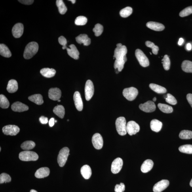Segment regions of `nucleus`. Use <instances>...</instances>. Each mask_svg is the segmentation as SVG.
<instances>
[{
	"label": "nucleus",
	"instance_id": "1",
	"mask_svg": "<svg viewBox=\"0 0 192 192\" xmlns=\"http://www.w3.org/2000/svg\"><path fill=\"white\" fill-rule=\"evenodd\" d=\"M127 52V48L124 45H122L120 47H117L115 50L113 58L116 60L114 67L115 69H117L119 72L123 69L124 63L127 61L126 56Z\"/></svg>",
	"mask_w": 192,
	"mask_h": 192
},
{
	"label": "nucleus",
	"instance_id": "2",
	"mask_svg": "<svg viewBox=\"0 0 192 192\" xmlns=\"http://www.w3.org/2000/svg\"><path fill=\"white\" fill-rule=\"evenodd\" d=\"M38 50V44L35 42H30L25 47L24 53V58L29 60L32 58Z\"/></svg>",
	"mask_w": 192,
	"mask_h": 192
},
{
	"label": "nucleus",
	"instance_id": "3",
	"mask_svg": "<svg viewBox=\"0 0 192 192\" xmlns=\"http://www.w3.org/2000/svg\"><path fill=\"white\" fill-rule=\"evenodd\" d=\"M116 129L120 135L124 136L127 134L126 122L125 118L120 117L117 118L115 122Z\"/></svg>",
	"mask_w": 192,
	"mask_h": 192
},
{
	"label": "nucleus",
	"instance_id": "4",
	"mask_svg": "<svg viewBox=\"0 0 192 192\" xmlns=\"http://www.w3.org/2000/svg\"><path fill=\"white\" fill-rule=\"evenodd\" d=\"M19 158L23 161H36L38 159L39 156L34 152L26 151L21 152Z\"/></svg>",
	"mask_w": 192,
	"mask_h": 192
},
{
	"label": "nucleus",
	"instance_id": "5",
	"mask_svg": "<svg viewBox=\"0 0 192 192\" xmlns=\"http://www.w3.org/2000/svg\"><path fill=\"white\" fill-rule=\"evenodd\" d=\"M69 149L68 147H65L61 149L59 152L58 158V162L60 167H63L67 161L68 155H70Z\"/></svg>",
	"mask_w": 192,
	"mask_h": 192
},
{
	"label": "nucleus",
	"instance_id": "6",
	"mask_svg": "<svg viewBox=\"0 0 192 192\" xmlns=\"http://www.w3.org/2000/svg\"><path fill=\"white\" fill-rule=\"evenodd\" d=\"M138 93V90L134 87L124 89L123 91L124 96L127 99L130 101L134 100Z\"/></svg>",
	"mask_w": 192,
	"mask_h": 192
},
{
	"label": "nucleus",
	"instance_id": "7",
	"mask_svg": "<svg viewBox=\"0 0 192 192\" xmlns=\"http://www.w3.org/2000/svg\"><path fill=\"white\" fill-rule=\"evenodd\" d=\"M135 56L141 66L144 67L149 66V62L148 59L142 50L137 49L135 51Z\"/></svg>",
	"mask_w": 192,
	"mask_h": 192
},
{
	"label": "nucleus",
	"instance_id": "8",
	"mask_svg": "<svg viewBox=\"0 0 192 192\" xmlns=\"http://www.w3.org/2000/svg\"><path fill=\"white\" fill-rule=\"evenodd\" d=\"M94 93L93 84L91 80H88L86 82L85 87V95L86 100H90Z\"/></svg>",
	"mask_w": 192,
	"mask_h": 192
},
{
	"label": "nucleus",
	"instance_id": "9",
	"mask_svg": "<svg viewBox=\"0 0 192 192\" xmlns=\"http://www.w3.org/2000/svg\"><path fill=\"white\" fill-rule=\"evenodd\" d=\"M2 131L7 135L16 136L20 131V128L18 126L15 125H8L4 126Z\"/></svg>",
	"mask_w": 192,
	"mask_h": 192
},
{
	"label": "nucleus",
	"instance_id": "10",
	"mask_svg": "<svg viewBox=\"0 0 192 192\" xmlns=\"http://www.w3.org/2000/svg\"><path fill=\"white\" fill-rule=\"evenodd\" d=\"M140 127L138 124L134 121H130L128 122L126 125L127 132L132 136L135 134L140 131Z\"/></svg>",
	"mask_w": 192,
	"mask_h": 192
},
{
	"label": "nucleus",
	"instance_id": "11",
	"mask_svg": "<svg viewBox=\"0 0 192 192\" xmlns=\"http://www.w3.org/2000/svg\"><path fill=\"white\" fill-rule=\"evenodd\" d=\"M123 161L121 158H116L112 162L111 166V171L113 174L118 173L122 169Z\"/></svg>",
	"mask_w": 192,
	"mask_h": 192
},
{
	"label": "nucleus",
	"instance_id": "12",
	"mask_svg": "<svg viewBox=\"0 0 192 192\" xmlns=\"http://www.w3.org/2000/svg\"><path fill=\"white\" fill-rule=\"evenodd\" d=\"M92 142L93 145L96 149H102L103 145V140L102 136L99 134H95L92 137Z\"/></svg>",
	"mask_w": 192,
	"mask_h": 192
},
{
	"label": "nucleus",
	"instance_id": "13",
	"mask_svg": "<svg viewBox=\"0 0 192 192\" xmlns=\"http://www.w3.org/2000/svg\"><path fill=\"white\" fill-rule=\"evenodd\" d=\"M139 108L146 113H151L155 111L156 109L155 103L152 101H148L143 104L139 105Z\"/></svg>",
	"mask_w": 192,
	"mask_h": 192
},
{
	"label": "nucleus",
	"instance_id": "14",
	"mask_svg": "<svg viewBox=\"0 0 192 192\" xmlns=\"http://www.w3.org/2000/svg\"><path fill=\"white\" fill-rule=\"evenodd\" d=\"M169 182L167 180H162L155 183L153 187L154 192H161L169 185Z\"/></svg>",
	"mask_w": 192,
	"mask_h": 192
},
{
	"label": "nucleus",
	"instance_id": "15",
	"mask_svg": "<svg viewBox=\"0 0 192 192\" xmlns=\"http://www.w3.org/2000/svg\"><path fill=\"white\" fill-rule=\"evenodd\" d=\"M24 27L22 23H19L16 24L12 29V32L13 37L16 38H19L23 34Z\"/></svg>",
	"mask_w": 192,
	"mask_h": 192
},
{
	"label": "nucleus",
	"instance_id": "16",
	"mask_svg": "<svg viewBox=\"0 0 192 192\" xmlns=\"http://www.w3.org/2000/svg\"><path fill=\"white\" fill-rule=\"evenodd\" d=\"M61 94V90L58 88H51L48 91V96L51 99L53 100H60Z\"/></svg>",
	"mask_w": 192,
	"mask_h": 192
},
{
	"label": "nucleus",
	"instance_id": "17",
	"mask_svg": "<svg viewBox=\"0 0 192 192\" xmlns=\"http://www.w3.org/2000/svg\"><path fill=\"white\" fill-rule=\"evenodd\" d=\"M73 100L76 108L78 111H82L83 109V103L82 102L81 94L78 91L75 93L73 96Z\"/></svg>",
	"mask_w": 192,
	"mask_h": 192
},
{
	"label": "nucleus",
	"instance_id": "18",
	"mask_svg": "<svg viewBox=\"0 0 192 192\" xmlns=\"http://www.w3.org/2000/svg\"><path fill=\"white\" fill-rule=\"evenodd\" d=\"M11 108L12 111L18 112L28 110L29 109L27 105L19 102L13 103L12 105Z\"/></svg>",
	"mask_w": 192,
	"mask_h": 192
},
{
	"label": "nucleus",
	"instance_id": "19",
	"mask_svg": "<svg viewBox=\"0 0 192 192\" xmlns=\"http://www.w3.org/2000/svg\"><path fill=\"white\" fill-rule=\"evenodd\" d=\"M69 47L70 48H66L67 53L72 58L75 60H78L79 58V53L76 47L73 44L69 46Z\"/></svg>",
	"mask_w": 192,
	"mask_h": 192
},
{
	"label": "nucleus",
	"instance_id": "20",
	"mask_svg": "<svg viewBox=\"0 0 192 192\" xmlns=\"http://www.w3.org/2000/svg\"><path fill=\"white\" fill-rule=\"evenodd\" d=\"M50 173V170L49 168L47 167H42L37 171L35 176L37 178H43L49 176Z\"/></svg>",
	"mask_w": 192,
	"mask_h": 192
},
{
	"label": "nucleus",
	"instance_id": "21",
	"mask_svg": "<svg viewBox=\"0 0 192 192\" xmlns=\"http://www.w3.org/2000/svg\"><path fill=\"white\" fill-rule=\"evenodd\" d=\"M146 26L148 28L156 31H162L165 29V26L161 23L154 22H148Z\"/></svg>",
	"mask_w": 192,
	"mask_h": 192
},
{
	"label": "nucleus",
	"instance_id": "22",
	"mask_svg": "<svg viewBox=\"0 0 192 192\" xmlns=\"http://www.w3.org/2000/svg\"><path fill=\"white\" fill-rule=\"evenodd\" d=\"M76 40L78 43L83 44L84 45L88 46L91 43V39L86 34H81L75 38Z\"/></svg>",
	"mask_w": 192,
	"mask_h": 192
},
{
	"label": "nucleus",
	"instance_id": "23",
	"mask_svg": "<svg viewBox=\"0 0 192 192\" xmlns=\"http://www.w3.org/2000/svg\"><path fill=\"white\" fill-rule=\"evenodd\" d=\"M153 162L151 159H147L143 162L141 166V169L143 173H147L150 171L153 166Z\"/></svg>",
	"mask_w": 192,
	"mask_h": 192
},
{
	"label": "nucleus",
	"instance_id": "24",
	"mask_svg": "<svg viewBox=\"0 0 192 192\" xmlns=\"http://www.w3.org/2000/svg\"><path fill=\"white\" fill-rule=\"evenodd\" d=\"M17 82L14 79H11L8 82L7 89L9 93H14L18 90Z\"/></svg>",
	"mask_w": 192,
	"mask_h": 192
},
{
	"label": "nucleus",
	"instance_id": "25",
	"mask_svg": "<svg viewBox=\"0 0 192 192\" xmlns=\"http://www.w3.org/2000/svg\"><path fill=\"white\" fill-rule=\"evenodd\" d=\"M81 172L82 176L86 179H89L92 174L91 169L88 165L82 166L81 168Z\"/></svg>",
	"mask_w": 192,
	"mask_h": 192
},
{
	"label": "nucleus",
	"instance_id": "26",
	"mask_svg": "<svg viewBox=\"0 0 192 192\" xmlns=\"http://www.w3.org/2000/svg\"><path fill=\"white\" fill-rule=\"evenodd\" d=\"M162 122L157 120L154 119L151 122L150 127L151 130L154 132H158L160 131L162 129Z\"/></svg>",
	"mask_w": 192,
	"mask_h": 192
},
{
	"label": "nucleus",
	"instance_id": "27",
	"mask_svg": "<svg viewBox=\"0 0 192 192\" xmlns=\"http://www.w3.org/2000/svg\"><path fill=\"white\" fill-rule=\"evenodd\" d=\"M40 73L43 76L50 78L54 76L56 74V71L53 68H44L41 69Z\"/></svg>",
	"mask_w": 192,
	"mask_h": 192
},
{
	"label": "nucleus",
	"instance_id": "28",
	"mask_svg": "<svg viewBox=\"0 0 192 192\" xmlns=\"http://www.w3.org/2000/svg\"><path fill=\"white\" fill-rule=\"evenodd\" d=\"M29 99L31 102L38 105H41L43 104L44 100L43 96L40 94L32 95L29 97Z\"/></svg>",
	"mask_w": 192,
	"mask_h": 192
},
{
	"label": "nucleus",
	"instance_id": "29",
	"mask_svg": "<svg viewBox=\"0 0 192 192\" xmlns=\"http://www.w3.org/2000/svg\"><path fill=\"white\" fill-rule=\"evenodd\" d=\"M0 54L6 58H9L12 56L11 52L9 48L4 44L0 45Z\"/></svg>",
	"mask_w": 192,
	"mask_h": 192
},
{
	"label": "nucleus",
	"instance_id": "30",
	"mask_svg": "<svg viewBox=\"0 0 192 192\" xmlns=\"http://www.w3.org/2000/svg\"><path fill=\"white\" fill-rule=\"evenodd\" d=\"M149 86L152 90L157 93L164 94L166 92V89L165 88L157 84L151 83L149 84Z\"/></svg>",
	"mask_w": 192,
	"mask_h": 192
},
{
	"label": "nucleus",
	"instance_id": "31",
	"mask_svg": "<svg viewBox=\"0 0 192 192\" xmlns=\"http://www.w3.org/2000/svg\"><path fill=\"white\" fill-rule=\"evenodd\" d=\"M53 112L55 114L61 119H63L64 117L65 109L62 105H58L55 107L53 110Z\"/></svg>",
	"mask_w": 192,
	"mask_h": 192
},
{
	"label": "nucleus",
	"instance_id": "32",
	"mask_svg": "<svg viewBox=\"0 0 192 192\" xmlns=\"http://www.w3.org/2000/svg\"><path fill=\"white\" fill-rule=\"evenodd\" d=\"M181 68L185 72L192 73V62L187 60L183 61L181 65Z\"/></svg>",
	"mask_w": 192,
	"mask_h": 192
},
{
	"label": "nucleus",
	"instance_id": "33",
	"mask_svg": "<svg viewBox=\"0 0 192 192\" xmlns=\"http://www.w3.org/2000/svg\"><path fill=\"white\" fill-rule=\"evenodd\" d=\"M56 4L59 12L61 14H64L66 13L67 9L62 0H57Z\"/></svg>",
	"mask_w": 192,
	"mask_h": 192
},
{
	"label": "nucleus",
	"instance_id": "34",
	"mask_svg": "<svg viewBox=\"0 0 192 192\" xmlns=\"http://www.w3.org/2000/svg\"><path fill=\"white\" fill-rule=\"evenodd\" d=\"M158 106L160 110L164 113H172L173 110L172 107L166 104L159 103L158 105Z\"/></svg>",
	"mask_w": 192,
	"mask_h": 192
},
{
	"label": "nucleus",
	"instance_id": "35",
	"mask_svg": "<svg viewBox=\"0 0 192 192\" xmlns=\"http://www.w3.org/2000/svg\"><path fill=\"white\" fill-rule=\"evenodd\" d=\"M35 146V143L32 141H26L23 142L21 145V147L25 150H29L34 148Z\"/></svg>",
	"mask_w": 192,
	"mask_h": 192
},
{
	"label": "nucleus",
	"instance_id": "36",
	"mask_svg": "<svg viewBox=\"0 0 192 192\" xmlns=\"http://www.w3.org/2000/svg\"><path fill=\"white\" fill-rule=\"evenodd\" d=\"M179 137L181 139L183 140L192 139V132L189 130H183L180 132Z\"/></svg>",
	"mask_w": 192,
	"mask_h": 192
},
{
	"label": "nucleus",
	"instance_id": "37",
	"mask_svg": "<svg viewBox=\"0 0 192 192\" xmlns=\"http://www.w3.org/2000/svg\"><path fill=\"white\" fill-rule=\"evenodd\" d=\"M9 102L8 99L3 94L0 96V106L3 109H7L9 106Z\"/></svg>",
	"mask_w": 192,
	"mask_h": 192
},
{
	"label": "nucleus",
	"instance_id": "38",
	"mask_svg": "<svg viewBox=\"0 0 192 192\" xmlns=\"http://www.w3.org/2000/svg\"><path fill=\"white\" fill-rule=\"evenodd\" d=\"M132 9L131 7H127L121 10L120 12V14L122 17L125 18L130 16L132 13Z\"/></svg>",
	"mask_w": 192,
	"mask_h": 192
},
{
	"label": "nucleus",
	"instance_id": "39",
	"mask_svg": "<svg viewBox=\"0 0 192 192\" xmlns=\"http://www.w3.org/2000/svg\"><path fill=\"white\" fill-rule=\"evenodd\" d=\"M179 150L183 153L192 154V145H181L179 148Z\"/></svg>",
	"mask_w": 192,
	"mask_h": 192
},
{
	"label": "nucleus",
	"instance_id": "40",
	"mask_svg": "<svg viewBox=\"0 0 192 192\" xmlns=\"http://www.w3.org/2000/svg\"><path fill=\"white\" fill-rule=\"evenodd\" d=\"M93 31L95 33V35L96 37H99L102 35L103 31V27L102 25L97 24L95 25V27L93 29Z\"/></svg>",
	"mask_w": 192,
	"mask_h": 192
},
{
	"label": "nucleus",
	"instance_id": "41",
	"mask_svg": "<svg viewBox=\"0 0 192 192\" xmlns=\"http://www.w3.org/2000/svg\"><path fill=\"white\" fill-rule=\"evenodd\" d=\"M87 19L84 16H79L76 18L75 21V24L77 25H84L87 22Z\"/></svg>",
	"mask_w": 192,
	"mask_h": 192
},
{
	"label": "nucleus",
	"instance_id": "42",
	"mask_svg": "<svg viewBox=\"0 0 192 192\" xmlns=\"http://www.w3.org/2000/svg\"><path fill=\"white\" fill-rule=\"evenodd\" d=\"M145 44L147 47L152 48V51L154 54H158L159 48L157 46L155 45L152 42L150 41H147L145 42Z\"/></svg>",
	"mask_w": 192,
	"mask_h": 192
},
{
	"label": "nucleus",
	"instance_id": "43",
	"mask_svg": "<svg viewBox=\"0 0 192 192\" xmlns=\"http://www.w3.org/2000/svg\"><path fill=\"white\" fill-rule=\"evenodd\" d=\"M162 61H163L162 63H163V66L165 70L166 71L169 70L170 66V61L167 55H166L164 56Z\"/></svg>",
	"mask_w": 192,
	"mask_h": 192
},
{
	"label": "nucleus",
	"instance_id": "44",
	"mask_svg": "<svg viewBox=\"0 0 192 192\" xmlns=\"http://www.w3.org/2000/svg\"><path fill=\"white\" fill-rule=\"evenodd\" d=\"M11 181V178L9 175L3 173L0 175V183H9Z\"/></svg>",
	"mask_w": 192,
	"mask_h": 192
},
{
	"label": "nucleus",
	"instance_id": "45",
	"mask_svg": "<svg viewBox=\"0 0 192 192\" xmlns=\"http://www.w3.org/2000/svg\"><path fill=\"white\" fill-rule=\"evenodd\" d=\"M191 14H192V6L185 8V9L182 10L179 14V16L181 17H183L188 16Z\"/></svg>",
	"mask_w": 192,
	"mask_h": 192
},
{
	"label": "nucleus",
	"instance_id": "46",
	"mask_svg": "<svg viewBox=\"0 0 192 192\" xmlns=\"http://www.w3.org/2000/svg\"><path fill=\"white\" fill-rule=\"evenodd\" d=\"M166 102L169 104L175 105L177 104V100L173 96L170 94H168L166 98Z\"/></svg>",
	"mask_w": 192,
	"mask_h": 192
},
{
	"label": "nucleus",
	"instance_id": "47",
	"mask_svg": "<svg viewBox=\"0 0 192 192\" xmlns=\"http://www.w3.org/2000/svg\"><path fill=\"white\" fill-rule=\"evenodd\" d=\"M125 190V185L123 183L116 185L115 188V192H123Z\"/></svg>",
	"mask_w": 192,
	"mask_h": 192
},
{
	"label": "nucleus",
	"instance_id": "48",
	"mask_svg": "<svg viewBox=\"0 0 192 192\" xmlns=\"http://www.w3.org/2000/svg\"><path fill=\"white\" fill-rule=\"evenodd\" d=\"M59 43L61 45H62L63 47L66 46L67 44V41L66 38L63 36H61L58 38Z\"/></svg>",
	"mask_w": 192,
	"mask_h": 192
},
{
	"label": "nucleus",
	"instance_id": "49",
	"mask_svg": "<svg viewBox=\"0 0 192 192\" xmlns=\"http://www.w3.org/2000/svg\"><path fill=\"white\" fill-rule=\"evenodd\" d=\"M19 2L25 5H31L33 3L34 1L33 0H22V1H18Z\"/></svg>",
	"mask_w": 192,
	"mask_h": 192
},
{
	"label": "nucleus",
	"instance_id": "50",
	"mask_svg": "<svg viewBox=\"0 0 192 192\" xmlns=\"http://www.w3.org/2000/svg\"><path fill=\"white\" fill-rule=\"evenodd\" d=\"M39 121L41 124H45L48 123V118L44 117V116H41V117L39 118Z\"/></svg>",
	"mask_w": 192,
	"mask_h": 192
},
{
	"label": "nucleus",
	"instance_id": "51",
	"mask_svg": "<svg viewBox=\"0 0 192 192\" xmlns=\"http://www.w3.org/2000/svg\"><path fill=\"white\" fill-rule=\"evenodd\" d=\"M187 98L188 102L192 107V94H189L187 95Z\"/></svg>",
	"mask_w": 192,
	"mask_h": 192
},
{
	"label": "nucleus",
	"instance_id": "52",
	"mask_svg": "<svg viewBox=\"0 0 192 192\" xmlns=\"http://www.w3.org/2000/svg\"><path fill=\"white\" fill-rule=\"evenodd\" d=\"M54 121L55 120L54 118H52L50 119L49 121V124L50 126L51 127L54 126L55 123Z\"/></svg>",
	"mask_w": 192,
	"mask_h": 192
},
{
	"label": "nucleus",
	"instance_id": "53",
	"mask_svg": "<svg viewBox=\"0 0 192 192\" xmlns=\"http://www.w3.org/2000/svg\"><path fill=\"white\" fill-rule=\"evenodd\" d=\"M187 49L188 50H191L192 48L191 44L190 43L187 44L186 45Z\"/></svg>",
	"mask_w": 192,
	"mask_h": 192
},
{
	"label": "nucleus",
	"instance_id": "54",
	"mask_svg": "<svg viewBox=\"0 0 192 192\" xmlns=\"http://www.w3.org/2000/svg\"><path fill=\"white\" fill-rule=\"evenodd\" d=\"M183 41H184V40H183V39L182 38H181L179 39V41L178 42V45L180 46L182 45L183 43Z\"/></svg>",
	"mask_w": 192,
	"mask_h": 192
},
{
	"label": "nucleus",
	"instance_id": "55",
	"mask_svg": "<svg viewBox=\"0 0 192 192\" xmlns=\"http://www.w3.org/2000/svg\"><path fill=\"white\" fill-rule=\"evenodd\" d=\"M122 46L121 44H117V47H121Z\"/></svg>",
	"mask_w": 192,
	"mask_h": 192
},
{
	"label": "nucleus",
	"instance_id": "56",
	"mask_svg": "<svg viewBox=\"0 0 192 192\" xmlns=\"http://www.w3.org/2000/svg\"><path fill=\"white\" fill-rule=\"evenodd\" d=\"M69 1L71 2L73 4H75L76 2L75 0H69Z\"/></svg>",
	"mask_w": 192,
	"mask_h": 192
},
{
	"label": "nucleus",
	"instance_id": "57",
	"mask_svg": "<svg viewBox=\"0 0 192 192\" xmlns=\"http://www.w3.org/2000/svg\"><path fill=\"white\" fill-rule=\"evenodd\" d=\"M30 192H38L34 190H31Z\"/></svg>",
	"mask_w": 192,
	"mask_h": 192
},
{
	"label": "nucleus",
	"instance_id": "58",
	"mask_svg": "<svg viewBox=\"0 0 192 192\" xmlns=\"http://www.w3.org/2000/svg\"><path fill=\"white\" fill-rule=\"evenodd\" d=\"M190 186L192 187V179L190 181Z\"/></svg>",
	"mask_w": 192,
	"mask_h": 192
},
{
	"label": "nucleus",
	"instance_id": "59",
	"mask_svg": "<svg viewBox=\"0 0 192 192\" xmlns=\"http://www.w3.org/2000/svg\"><path fill=\"white\" fill-rule=\"evenodd\" d=\"M153 102H155L156 100H157V98L156 97L154 98L153 99Z\"/></svg>",
	"mask_w": 192,
	"mask_h": 192
},
{
	"label": "nucleus",
	"instance_id": "60",
	"mask_svg": "<svg viewBox=\"0 0 192 192\" xmlns=\"http://www.w3.org/2000/svg\"><path fill=\"white\" fill-rule=\"evenodd\" d=\"M54 122H55V123H56V122H57V120H55V121H54Z\"/></svg>",
	"mask_w": 192,
	"mask_h": 192
},
{
	"label": "nucleus",
	"instance_id": "61",
	"mask_svg": "<svg viewBox=\"0 0 192 192\" xmlns=\"http://www.w3.org/2000/svg\"><path fill=\"white\" fill-rule=\"evenodd\" d=\"M58 102H60L61 100H58Z\"/></svg>",
	"mask_w": 192,
	"mask_h": 192
},
{
	"label": "nucleus",
	"instance_id": "62",
	"mask_svg": "<svg viewBox=\"0 0 192 192\" xmlns=\"http://www.w3.org/2000/svg\"><path fill=\"white\" fill-rule=\"evenodd\" d=\"M1 148L0 147V151H1Z\"/></svg>",
	"mask_w": 192,
	"mask_h": 192
}]
</instances>
